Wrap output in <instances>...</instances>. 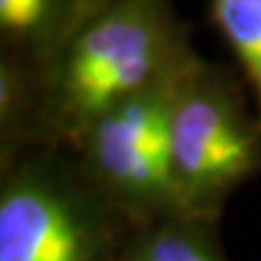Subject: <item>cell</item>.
Masks as SVG:
<instances>
[{"mask_svg":"<svg viewBox=\"0 0 261 261\" xmlns=\"http://www.w3.org/2000/svg\"><path fill=\"white\" fill-rule=\"evenodd\" d=\"M218 224L214 218L172 214L135 226L120 261H228Z\"/></svg>","mask_w":261,"mask_h":261,"instance_id":"obj_6","label":"cell"},{"mask_svg":"<svg viewBox=\"0 0 261 261\" xmlns=\"http://www.w3.org/2000/svg\"><path fill=\"white\" fill-rule=\"evenodd\" d=\"M207 9L261 118V0H207Z\"/></svg>","mask_w":261,"mask_h":261,"instance_id":"obj_8","label":"cell"},{"mask_svg":"<svg viewBox=\"0 0 261 261\" xmlns=\"http://www.w3.org/2000/svg\"><path fill=\"white\" fill-rule=\"evenodd\" d=\"M85 3H87V7H89V11H92V9H96V7L109 3V0H85Z\"/></svg>","mask_w":261,"mask_h":261,"instance_id":"obj_9","label":"cell"},{"mask_svg":"<svg viewBox=\"0 0 261 261\" xmlns=\"http://www.w3.org/2000/svg\"><path fill=\"white\" fill-rule=\"evenodd\" d=\"M238 68L198 55L176 87L170 172L183 214L220 220L228 198L261 176V118Z\"/></svg>","mask_w":261,"mask_h":261,"instance_id":"obj_3","label":"cell"},{"mask_svg":"<svg viewBox=\"0 0 261 261\" xmlns=\"http://www.w3.org/2000/svg\"><path fill=\"white\" fill-rule=\"evenodd\" d=\"M37 146H46L39 72L15 57L0 55V168Z\"/></svg>","mask_w":261,"mask_h":261,"instance_id":"obj_7","label":"cell"},{"mask_svg":"<svg viewBox=\"0 0 261 261\" xmlns=\"http://www.w3.org/2000/svg\"><path fill=\"white\" fill-rule=\"evenodd\" d=\"M187 68L102 113L65 146L133 228L183 214L170 172V118Z\"/></svg>","mask_w":261,"mask_h":261,"instance_id":"obj_4","label":"cell"},{"mask_svg":"<svg viewBox=\"0 0 261 261\" xmlns=\"http://www.w3.org/2000/svg\"><path fill=\"white\" fill-rule=\"evenodd\" d=\"M87 13L85 0H0V55L42 68Z\"/></svg>","mask_w":261,"mask_h":261,"instance_id":"obj_5","label":"cell"},{"mask_svg":"<svg viewBox=\"0 0 261 261\" xmlns=\"http://www.w3.org/2000/svg\"><path fill=\"white\" fill-rule=\"evenodd\" d=\"M130 231L65 146L0 168V261H120Z\"/></svg>","mask_w":261,"mask_h":261,"instance_id":"obj_2","label":"cell"},{"mask_svg":"<svg viewBox=\"0 0 261 261\" xmlns=\"http://www.w3.org/2000/svg\"><path fill=\"white\" fill-rule=\"evenodd\" d=\"M196 57L172 0L96 7L37 68L46 144H72L96 118L183 72Z\"/></svg>","mask_w":261,"mask_h":261,"instance_id":"obj_1","label":"cell"}]
</instances>
